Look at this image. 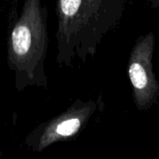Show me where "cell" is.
I'll use <instances>...</instances> for the list:
<instances>
[{
	"label": "cell",
	"instance_id": "6da1fadb",
	"mask_svg": "<svg viewBox=\"0 0 159 159\" xmlns=\"http://www.w3.org/2000/svg\"><path fill=\"white\" fill-rule=\"evenodd\" d=\"M12 48L16 55L24 56L29 52L31 47V31L26 25H18L11 35Z\"/></svg>",
	"mask_w": 159,
	"mask_h": 159
},
{
	"label": "cell",
	"instance_id": "7a4b0ae2",
	"mask_svg": "<svg viewBox=\"0 0 159 159\" xmlns=\"http://www.w3.org/2000/svg\"><path fill=\"white\" fill-rule=\"evenodd\" d=\"M129 74L130 80L136 89H143L147 85V75L144 68L138 62H134L130 65Z\"/></svg>",
	"mask_w": 159,
	"mask_h": 159
},
{
	"label": "cell",
	"instance_id": "3957f363",
	"mask_svg": "<svg viewBox=\"0 0 159 159\" xmlns=\"http://www.w3.org/2000/svg\"><path fill=\"white\" fill-rule=\"evenodd\" d=\"M80 128V121L77 118H71L60 123L56 128V132L61 136H71Z\"/></svg>",
	"mask_w": 159,
	"mask_h": 159
},
{
	"label": "cell",
	"instance_id": "277c9868",
	"mask_svg": "<svg viewBox=\"0 0 159 159\" xmlns=\"http://www.w3.org/2000/svg\"><path fill=\"white\" fill-rule=\"evenodd\" d=\"M81 0H61V8L64 15L73 16L76 13Z\"/></svg>",
	"mask_w": 159,
	"mask_h": 159
}]
</instances>
